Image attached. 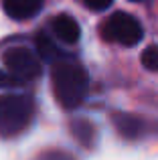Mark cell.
I'll return each mask as SVG.
<instances>
[{"label": "cell", "instance_id": "6da1fadb", "mask_svg": "<svg viewBox=\"0 0 158 160\" xmlns=\"http://www.w3.org/2000/svg\"><path fill=\"white\" fill-rule=\"evenodd\" d=\"M51 81L57 102L65 109H73L83 102L87 91V75L73 61H57L51 69Z\"/></svg>", "mask_w": 158, "mask_h": 160}, {"label": "cell", "instance_id": "7a4b0ae2", "mask_svg": "<svg viewBox=\"0 0 158 160\" xmlns=\"http://www.w3.org/2000/svg\"><path fill=\"white\" fill-rule=\"evenodd\" d=\"M35 116V103L28 95H0V136L12 138L22 134Z\"/></svg>", "mask_w": 158, "mask_h": 160}, {"label": "cell", "instance_id": "3957f363", "mask_svg": "<svg viewBox=\"0 0 158 160\" xmlns=\"http://www.w3.org/2000/svg\"><path fill=\"white\" fill-rule=\"evenodd\" d=\"M103 39L111 41V43L124 45V47H132L138 45L144 37L142 24L128 12H116L107 18V22L103 24Z\"/></svg>", "mask_w": 158, "mask_h": 160}, {"label": "cell", "instance_id": "277c9868", "mask_svg": "<svg viewBox=\"0 0 158 160\" xmlns=\"http://www.w3.org/2000/svg\"><path fill=\"white\" fill-rule=\"evenodd\" d=\"M2 63L8 71L10 79H35L41 75V61L31 49L27 47H12L2 55Z\"/></svg>", "mask_w": 158, "mask_h": 160}, {"label": "cell", "instance_id": "5b68a950", "mask_svg": "<svg viewBox=\"0 0 158 160\" xmlns=\"http://www.w3.org/2000/svg\"><path fill=\"white\" fill-rule=\"evenodd\" d=\"M49 27H51L53 37L59 39L61 43H65V45H75L79 41V35H81L79 22L69 14H57L55 18L51 20Z\"/></svg>", "mask_w": 158, "mask_h": 160}, {"label": "cell", "instance_id": "8992f818", "mask_svg": "<svg viewBox=\"0 0 158 160\" xmlns=\"http://www.w3.org/2000/svg\"><path fill=\"white\" fill-rule=\"evenodd\" d=\"M2 6L12 20H28L43 8V0H4Z\"/></svg>", "mask_w": 158, "mask_h": 160}, {"label": "cell", "instance_id": "52a82bcc", "mask_svg": "<svg viewBox=\"0 0 158 160\" xmlns=\"http://www.w3.org/2000/svg\"><path fill=\"white\" fill-rule=\"evenodd\" d=\"M114 126L124 138H138L144 132V124L136 116H132V113H116Z\"/></svg>", "mask_w": 158, "mask_h": 160}, {"label": "cell", "instance_id": "ba28073f", "mask_svg": "<svg viewBox=\"0 0 158 160\" xmlns=\"http://www.w3.org/2000/svg\"><path fill=\"white\" fill-rule=\"evenodd\" d=\"M71 132L83 146H87V148L93 146V142H95V128L89 124V122H83V120L73 122L71 124Z\"/></svg>", "mask_w": 158, "mask_h": 160}, {"label": "cell", "instance_id": "9c48e42d", "mask_svg": "<svg viewBox=\"0 0 158 160\" xmlns=\"http://www.w3.org/2000/svg\"><path fill=\"white\" fill-rule=\"evenodd\" d=\"M142 65L146 67L148 71H158V47H156V45H150V47L144 49Z\"/></svg>", "mask_w": 158, "mask_h": 160}, {"label": "cell", "instance_id": "30bf717a", "mask_svg": "<svg viewBox=\"0 0 158 160\" xmlns=\"http://www.w3.org/2000/svg\"><path fill=\"white\" fill-rule=\"evenodd\" d=\"M35 160H75V156H71L69 152H63V150H47V152L39 154Z\"/></svg>", "mask_w": 158, "mask_h": 160}, {"label": "cell", "instance_id": "8fae6325", "mask_svg": "<svg viewBox=\"0 0 158 160\" xmlns=\"http://www.w3.org/2000/svg\"><path fill=\"white\" fill-rule=\"evenodd\" d=\"M111 2L114 0H83V4L87 8H91V10H106Z\"/></svg>", "mask_w": 158, "mask_h": 160}, {"label": "cell", "instance_id": "7c38bea8", "mask_svg": "<svg viewBox=\"0 0 158 160\" xmlns=\"http://www.w3.org/2000/svg\"><path fill=\"white\" fill-rule=\"evenodd\" d=\"M12 79L8 77V73H4V71H0V87H6L8 83H10Z\"/></svg>", "mask_w": 158, "mask_h": 160}, {"label": "cell", "instance_id": "4fadbf2b", "mask_svg": "<svg viewBox=\"0 0 158 160\" xmlns=\"http://www.w3.org/2000/svg\"><path fill=\"white\" fill-rule=\"evenodd\" d=\"M132 2H140V0H132Z\"/></svg>", "mask_w": 158, "mask_h": 160}]
</instances>
